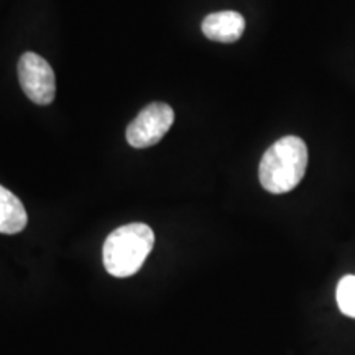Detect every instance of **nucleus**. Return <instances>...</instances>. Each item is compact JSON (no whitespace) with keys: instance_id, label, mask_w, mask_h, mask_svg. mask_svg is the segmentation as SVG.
Wrapping results in <instances>:
<instances>
[{"instance_id":"nucleus-4","label":"nucleus","mask_w":355,"mask_h":355,"mask_svg":"<svg viewBox=\"0 0 355 355\" xmlns=\"http://www.w3.org/2000/svg\"><path fill=\"white\" fill-rule=\"evenodd\" d=\"M19 81L30 101L38 105H48L55 101V71L46 60L37 53H25L19 61Z\"/></svg>"},{"instance_id":"nucleus-3","label":"nucleus","mask_w":355,"mask_h":355,"mask_svg":"<svg viewBox=\"0 0 355 355\" xmlns=\"http://www.w3.org/2000/svg\"><path fill=\"white\" fill-rule=\"evenodd\" d=\"M175 122V112L165 102H152L127 127V141L133 148L157 145Z\"/></svg>"},{"instance_id":"nucleus-1","label":"nucleus","mask_w":355,"mask_h":355,"mask_svg":"<svg viewBox=\"0 0 355 355\" xmlns=\"http://www.w3.org/2000/svg\"><path fill=\"white\" fill-rule=\"evenodd\" d=\"M308 166V146L300 137H283L266 150L259 166L263 188L272 194L290 193L303 180Z\"/></svg>"},{"instance_id":"nucleus-2","label":"nucleus","mask_w":355,"mask_h":355,"mask_svg":"<svg viewBox=\"0 0 355 355\" xmlns=\"http://www.w3.org/2000/svg\"><path fill=\"white\" fill-rule=\"evenodd\" d=\"M155 234L146 224L133 222L122 225L109 235L104 243V266L117 278L135 275L153 250Z\"/></svg>"},{"instance_id":"nucleus-6","label":"nucleus","mask_w":355,"mask_h":355,"mask_svg":"<svg viewBox=\"0 0 355 355\" xmlns=\"http://www.w3.org/2000/svg\"><path fill=\"white\" fill-rule=\"evenodd\" d=\"M26 222L28 216L20 199L0 186V234H19L26 227Z\"/></svg>"},{"instance_id":"nucleus-7","label":"nucleus","mask_w":355,"mask_h":355,"mask_svg":"<svg viewBox=\"0 0 355 355\" xmlns=\"http://www.w3.org/2000/svg\"><path fill=\"white\" fill-rule=\"evenodd\" d=\"M337 306L345 316L355 319V275H347L337 285Z\"/></svg>"},{"instance_id":"nucleus-5","label":"nucleus","mask_w":355,"mask_h":355,"mask_svg":"<svg viewBox=\"0 0 355 355\" xmlns=\"http://www.w3.org/2000/svg\"><path fill=\"white\" fill-rule=\"evenodd\" d=\"M202 33L217 43H234L243 35L245 19L239 12L224 10L207 15L202 20Z\"/></svg>"}]
</instances>
